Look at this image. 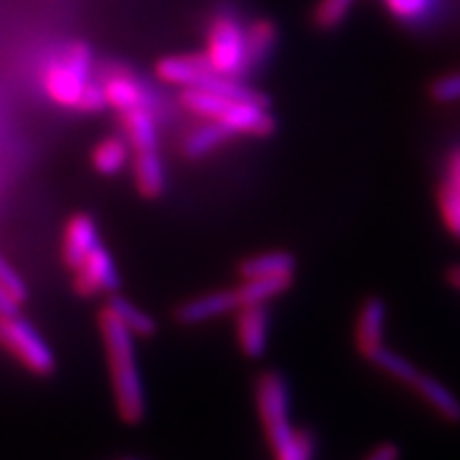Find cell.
I'll use <instances>...</instances> for the list:
<instances>
[{
	"mask_svg": "<svg viewBox=\"0 0 460 460\" xmlns=\"http://www.w3.org/2000/svg\"><path fill=\"white\" fill-rule=\"evenodd\" d=\"M101 335L105 341L109 371H111V386L118 413L124 422L139 424L146 418L147 399L146 386L137 360L135 335L118 320L111 309L105 307L99 315Z\"/></svg>",
	"mask_w": 460,
	"mask_h": 460,
	"instance_id": "cell-1",
	"label": "cell"
},
{
	"mask_svg": "<svg viewBox=\"0 0 460 460\" xmlns=\"http://www.w3.org/2000/svg\"><path fill=\"white\" fill-rule=\"evenodd\" d=\"M94 56L90 45L75 41L49 62L43 73V88L56 105L82 113H99L107 107L105 92L94 79Z\"/></svg>",
	"mask_w": 460,
	"mask_h": 460,
	"instance_id": "cell-2",
	"label": "cell"
},
{
	"mask_svg": "<svg viewBox=\"0 0 460 460\" xmlns=\"http://www.w3.org/2000/svg\"><path fill=\"white\" fill-rule=\"evenodd\" d=\"M181 105L200 119H214L234 137H258L264 139L275 130V119L269 111V101H245L214 92L186 88L181 90Z\"/></svg>",
	"mask_w": 460,
	"mask_h": 460,
	"instance_id": "cell-3",
	"label": "cell"
},
{
	"mask_svg": "<svg viewBox=\"0 0 460 460\" xmlns=\"http://www.w3.org/2000/svg\"><path fill=\"white\" fill-rule=\"evenodd\" d=\"M205 60L217 75L241 79L247 73L245 26L234 15L220 13L207 26Z\"/></svg>",
	"mask_w": 460,
	"mask_h": 460,
	"instance_id": "cell-4",
	"label": "cell"
},
{
	"mask_svg": "<svg viewBox=\"0 0 460 460\" xmlns=\"http://www.w3.org/2000/svg\"><path fill=\"white\" fill-rule=\"evenodd\" d=\"M0 345L34 376L48 377L56 371L54 349L41 332L20 314L0 318Z\"/></svg>",
	"mask_w": 460,
	"mask_h": 460,
	"instance_id": "cell-5",
	"label": "cell"
},
{
	"mask_svg": "<svg viewBox=\"0 0 460 460\" xmlns=\"http://www.w3.org/2000/svg\"><path fill=\"white\" fill-rule=\"evenodd\" d=\"M256 407L264 437H267L271 450H275L295 433L290 420V388L281 373L264 371L256 379Z\"/></svg>",
	"mask_w": 460,
	"mask_h": 460,
	"instance_id": "cell-6",
	"label": "cell"
},
{
	"mask_svg": "<svg viewBox=\"0 0 460 460\" xmlns=\"http://www.w3.org/2000/svg\"><path fill=\"white\" fill-rule=\"evenodd\" d=\"M75 288L85 296L115 295L119 288V273L105 245H96L75 269Z\"/></svg>",
	"mask_w": 460,
	"mask_h": 460,
	"instance_id": "cell-7",
	"label": "cell"
},
{
	"mask_svg": "<svg viewBox=\"0 0 460 460\" xmlns=\"http://www.w3.org/2000/svg\"><path fill=\"white\" fill-rule=\"evenodd\" d=\"M99 82L105 92L107 107H111L113 111L126 113L139 107L154 109L152 92L128 68H109L105 75H101Z\"/></svg>",
	"mask_w": 460,
	"mask_h": 460,
	"instance_id": "cell-8",
	"label": "cell"
},
{
	"mask_svg": "<svg viewBox=\"0 0 460 460\" xmlns=\"http://www.w3.org/2000/svg\"><path fill=\"white\" fill-rule=\"evenodd\" d=\"M216 71L209 66L203 54L164 56L156 62V77L175 88H205Z\"/></svg>",
	"mask_w": 460,
	"mask_h": 460,
	"instance_id": "cell-9",
	"label": "cell"
},
{
	"mask_svg": "<svg viewBox=\"0 0 460 460\" xmlns=\"http://www.w3.org/2000/svg\"><path fill=\"white\" fill-rule=\"evenodd\" d=\"M239 349L247 358L258 360L269 349V331H271V314L267 305H241L234 320Z\"/></svg>",
	"mask_w": 460,
	"mask_h": 460,
	"instance_id": "cell-10",
	"label": "cell"
},
{
	"mask_svg": "<svg viewBox=\"0 0 460 460\" xmlns=\"http://www.w3.org/2000/svg\"><path fill=\"white\" fill-rule=\"evenodd\" d=\"M239 307L241 303L234 288H226V290L207 292V295L194 296L190 301L181 303L175 312V320L181 326H197L237 312Z\"/></svg>",
	"mask_w": 460,
	"mask_h": 460,
	"instance_id": "cell-11",
	"label": "cell"
},
{
	"mask_svg": "<svg viewBox=\"0 0 460 460\" xmlns=\"http://www.w3.org/2000/svg\"><path fill=\"white\" fill-rule=\"evenodd\" d=\"M386 303L379 296H369L360 305L358 315H356V348L365 358L377 352L384 345V332H386Z\"/></svg>",
	"mask_w": 460,
	"mask_h": 460,
	"instance_id": "cell-12",
	"label": "cell"
},
{
	"mask_svg": "<svg viewBox=\"0 0 460 460\" xmlns=\"http://www.w3.org/2000/svg\"><path fill=\"white\" fill-rule=\"evenodd\" d=\"M101 243L99 228L88 214H77L66 222L62 237V258L68 269H77L85 256Z\"/></svg>",
	"mask_w": 460,
	"mask_h": 460,
	"instance_id": "cell-13",
	"label": "cell"
},
{
	"mask_svg": "<svg viewBox=\"0 0 460 460\" xmlns=\"http://www.w3.org/2000/svg\"><path fill=\"white\" fill-rule=\"evenodd\" d=\"M437 203H439L446 228L450 230L454 239L460 241V147L447 156L444 180L437 192Z\"/></svg>",
	"mask_w": 460,
	"mask_h": 460,
	"instance_id": "cell-14",
	"label": "cell"
},
{
	"mask_svg": "<svg viewBox=\"0 0 460 460\" xmlns=\"http://www.w3.org/2000/svg\"><path fill=\"white\" fill-rule=\"evenodd\" d=\"M411 388L424 402H429L433 410L439 413L441 418L452 424H460V401L454 396V393L439 379H435L429 373L420 371L416 379L411 382Z\"/></svg>",
	"mask_w": 460,
	"mask_h": 460,
	"instance_id": "cell-15",
	"label": "cell"
},
{
	"mask_svg": "<svg viewBox=\"0 0 460 460\" xmlns=\"http://www.w3.org/2000/svg\"><path fill=\"white\" fill-rule=\"evenodd\" d=\"M126 141L132 152H147V149H158V126L154 109L139 107L132 111L119 113Z\"/></svg>",
	"mask_w": 460,
	"mask_h": 460,
	"instance_id": "cell-16",
	"label": "cell"
},
{
	"mask_svg": "<svg viewBox=\"0 0 460 460\" xmlns=\"http://www.w3.org/2000/svg\"><path fill=\"white\" fill-rule=\"evenodd\" d=\"M132 156H135L132 158V171H135L137 190L146 199L163 197L166 190V172L158 149L135 152Z\"/></svg>",
	"mask_w": 460,
	"mask_h": 460,
	"instance_id": "cell-17",
	"label": "cell"
},
{
	"mask_svg": "<svg viewBox=\"0 0 460 460\" xmlns=\"http://www.w3.org/2000/svg\"><path fill=\"white\" fill-rule=\"evenodd\" d=\"M233 132L224 128L220 122L214 119H203V124H199L197 128L190 130L186 139L181 143V154L188 160H200L209 154H214L217 147H222L224 143L233 139Z\"/></svg>",
	"mask_w": 460,
	"mask_h": 460,
	"instance_id": "cell-18",
	"label": "cell"
},
{
	"mask_svg": "<svg viewBox=\"0 0 460 460\" xmlns=\"http://www.w3.org/2000/svg\"><path fill=\"white\" fill-rule=\"evenodd\" d=\"M296 261L290 252H264L239 264L241 279L256 278H295Z\"/></svg>",
	"mask_w": 460,
	"mask_h": 460,
	"instance_id": "cell-19",
	"label": "cell"
},
{
	"mask_svg": "<svg viewBox=\"0 0 460 460\" xmlns=\"http://www.w3.org/2000/svg\"><path fill=\"white\" fill-rule=\"evenodd\" d=\"M278 43V26L267 17H258L245 26V56L247 71L261 66Z\"/></svg>",
	"mask_w": 460,
	"mask_h": 460,
	"instance_id": "cell-20",
	"label": "cell"
},
{
	"mask_svg": "<svg viewBox=\"0 0 460 460\" xmlns=\"http://www.w3.org/2000/svg\"><path fill=\"white\" fill-rule=\"evenodd\" d=\"M130 156L132 149L128 141L122 139V137H107L92 149V166L101 175L113 177L124 171V166L130 163Z\"/></svg>",
	"mask_w": 460,
	"mask_h": 460,
	"instance_id": "cell-21",
	"label": "cell"
},
{
	"mask_svg": "<svg viewBox=\"0 0 460 460\" xmlns=\"http://www.w3.org/2000/svg\"><path fill=\"white\" fill-rule=\"evenodd\" d=\"M295 278H256L243 279L234 288L241 305H267L273 298L284 295L288 288L292 286Z\"/></svg>",
	"mask_w": 460,
	"mask_h": 460,
	"instance_id": "cell-22",
	"label": "cell"
},
{
	"mask_svg": "<svg viewBox=\"0 0 460 460\" xmlns=\"http://www.w3.org/2000/svg\"><path fill=\"white\" fill-rule=\"evenodd\" d=\"M107 307L118 315V320L122 322L135 337H152L154 332H156V320L143 312L141 307H137V305L128 301V298L111 295V301L107 303Z\"/></svg>",
	"mask_w": 460,
	"mask_h": 460,
	"instance_id": "cell-23",
	"label": "cell"
},
{
	"mask_svg": "<svg viewBox=\"0 0 460 460\" xmlns=\"http://www.w3.org/2000/svg\"><path fill=\"white\" fill-rule=\"evenodd\" d=\"M367 360L373 362L379 371H384L386 376L396 379V382L405 384V386H411V382L420 373L416 365H411L405 356H401L399 352H394V349L386 348V345H382V348H379L377 352H373Z\"/></svg>",
	"mask_w": 460,
	"mask_h": 460,
	"instance_id": "cell-24",
	"label": "cell"
},
{
	"mask_svg": "<svg viewBox=\"0 0 460 460\" xmlns=\"http://www.w3.org/2000/svg\"><path fill=\"white\" fill-rule=\"evenodd\" d=\"M275 460H314L315 437L309 430H296L284 444L275 447Z\"/></svg>",
	"mask_w": 460,
	"mask_h": 460,
	"instance_id": "cell-25",
	"label": "cell"
},
{
	"mask_svg": "<svg viewBox=\"0 0 460 460\" xmlns=\"http://www.w3.org/2000/svg\"><path fill=\"white\" fill-rule=\"evenodd\" d=\"M352 4L354 0H318L314 9V24L320 31H335L345 22Z\"/></svg>",
	"mask_w": 460,
	"mask_h": 460,
	"instance_id": "cell-26",
	"label": "cell"
},
{
	"mask_svg": "<svg viewBox=\"0 0 460 460\" xmlns=\"http://www.w3.org/2000/svg\"><path fill=\"white\" fill-rule=\"evenodd\" d=\"M388 13L394 20L413 24V22L424 20L435 7V0H384Z\"/></svg>",
	"mask_w": 460,
	"mask_h": 460,
	"instance_id": "cell-27",
	"label": "cell"
},
{
	"mask_svg": "<svg viewBox=\"0 0 460 460\" xmlns=\"http://www.w3.org/2000/svg\"><path fill=\"white\" fill-rule=\"evenodd\" d=\"M430 99L441 105H450V102L460 101V71L444 75V77L435 79L429 90Z\"/></svg>",
	"mask_w": 460,
	"mask_h": 460,
	"instance_id": "cell-28",
	"label": "cell"
},
{
	"mask_svg": "<svg viewBox=\"0 0 460 460\" xmlns=\"http://www.w3.org/2000/svg\"><path fill=\"white\" fill-rule=\"evenodd\" d=\"M0 286H3L4 290H9L20 303H24L28 298L26 281L22 279V275L17 273L13 267H11V264L7 262V258H4L3 254H0Z\"/></svg>",
	"mask_w": 460,
	"mask_h": 460,
	"instance_id": "cell-29",
	"label": "cell"
},
{
	"mask_svg": "<svg viewBox=\"0 0 460 460\" xmlns=\"http://www.w3.org/2000/svg\"><path fill=\"white\" fill-rule=\"evenodd\" d=\"M365 460H401V450L396 444H379L377 447H373V450L367 454Z\"/></svg>",
	"mask_w": 460,
	"mask_h": 460,
	"instance_id": "cell-30",
	"label": "cell"
},
{
	"mask_svg": "<svg viewBox=\"0 0 460 460\" xmlns=\"http://www.w3.org/2000/svg\"><path fill=\"white\" fill-rule=\"evenodd\" d=\"M20 305L22 303L17 301L9 290H4V288L0 286V318H3V315L20 314Z\"/></svg>",
	"mask_w": 460,
	"mask_h": 460,
	"instance_id": "cell-31",
	"label": "cell"
},
{
	"mask_svg": "<svg viewBox=\"0 0 460 460\" xmlns=\"http://www.w3.org/2000/svg\"><path fill=\"white\" fill-rule=\"evenodd\" d=\"M447 281L460 292V264H454V267L447 269Z\"/></svg>",
	"mask_w": 460,
	"mask_h": 460,
	"instance_id": "cell-32",
	"label": "cell"
}]
</instances>
